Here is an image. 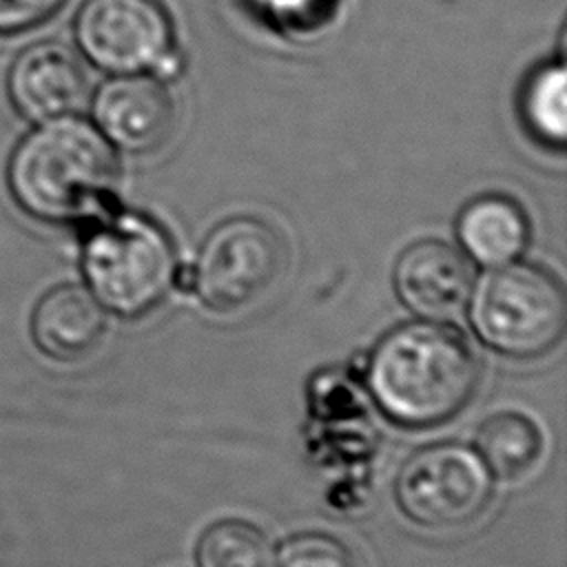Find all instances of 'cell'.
<instances>
[{
    "mask_svg": "<svg viewBox=\"0 0 567 567\" xmlns=\"http://www.w3.org/2000/svg\"><path fill=\"white\" fill-rule=\"evenodd\" d=\"M478 361L467 339L441 321H410L372 350L368 388L379 410L403 427H434L474 396Z\"/></svg>",
    "mask_w": 567,
    "mask_h": 567,
    "instance_id": "6da1fadb",
    "label": "cell"
},
{
    "mask_svg": "<svg viewBox=\"0 0 567 567\" xmlns=\"http://www.w3.org/2000/svg\"><path fill=\"white\" fill-rule=\"evenodd\" d=\"M115 177L117 162L109 140L75 113L38 122L7 162L13 202L44 224L93 217L113 195Z\"/></svg>",
    "mask_w": 567,
    "mask_h": 567,
    "instance_id": "7a4b0ae2",
    "label": "cell"
},
{
    "mask_svg": "<svg viewBox=\"0 0 567 567\" xmlns=\"http://www.w3.org/2000/svg\"><path fill=\"white\" fill-rule=\"evenodd\" d=\"M82 270L102 308L142 317L166 297L175 281V248L153 219L124 213L95 228L82 252Z\"/></svg>",
    "mask_w": 567,
    "mask_h": 567,
    "instance_id": "3957f363",
    "label": "cell"
},
{
    "mask_svg": "<svg viewBox=\"0 0 567 567\" xmlns=\"http://www.w3.org/2000/svg\"><path fill=\"white\" fill-rule=\"evenodd\" d=\"M470 323L494 352L536 359L563 337L567 301L556 277L534 264L496 266L470 295Z\"/></svg>",
    "mask_w": 567,
    "mask_h": 567,
    "instance_id": "277c9868",
    "label": "cell"
},
{
    "mask_svg": "<svg viewBox=\"0 0 567 567\" xmlns=\"http://www.w3.org/2000/svg\"><path fill=\"white\" fill-rule=\"evenodd\" d=\"M286 270V244L257 217H233L202 241L193 288L217 315H237L257 306Z\"/></svg>",
    "mask_w": 567,
    "mask_h": 567,
    "instance_id": "5b68a950",
    "label": "cell"
},
{
    "mask_svg": "<svg viewBox=\"0 0 567 567\" xmlns=\"http://www.w3.org/2000/svg\"><path fill=\"white\" fill-rule=\"evenodd\" d=\"M73 35L80 53L106 73L153 71L168 80L179 71L173 22L157 0H84Z\"/></svg>",
    "mask_w": 567,
    "mask_h": 567,
    "instance_id": "8992f818",
    "label": "cell"
},
{
    "mask_svg": "<svg viewBox=\"0 0 567 567\" xmlns=\"http://www.w3.org/2000/svg\"><path fill=\"white\" fill-rule=\"evenodd\" d=\"M394 492L412 523L458 529L485 512L494 494V476L474 447L445 441L414 452L399 470Z\"/></svg>",
    "mask_w": 567,
    "mask_h": 567,
    "instance_id": "52a82bcc",
    "label": "cell"
},
{
    "mask_svg": "<svg viewBox=\"0 0 567 567\" xmlns=\"http://www.w3.org/2000/svg\"><path fill=\"white\" fill-rule=\"evenodd\" d=\"M91 113L109 144L126 153L155 151L175 128V104L164 80L146 73L115 75L104 82Z\"/></svg>",
    "mask_w": 567,
    "mask_h": 567,
    "instance_id": "ba28073f",
    "label": "cell"
},
{
    "mask_svg": "<svg viewBox=\"0 0 567 567\" xmlns=\"http://www.w3.org/2000/svg\"><path fill=\"white\" fill-rule=\"evenodd\" d=\"M11 106L29 122L78 113L89 93V75L80 55L64 42L40 40L22 49L9 73Z\"/></svg>",
    "mask_w": 567,
    "mask_h": 567,
    "instance_id": "9c48e42d",
    "label": "cell"
},
{
    "mask_svg": "<svg viewBox=\"0 0 567 567\" xmlns=\"http://www.w3.org/2000/svg\"><path fill=\"white\" fill-rule=\"evenodd\" d=\"M392 286L401 303L416 317L447 321L467 308L474 277L467 259L454 246L423 239L399 255Z\"/></svg>",
    "mask_w": 567,
    "mask_h": 567,
    "instance_id": "30bf717a",
    "label": "cell"
},
{
    "mask_svg": "<svg viewBox=\"0 0 567 567\" xmlns=\"http://www.w3.org/2000/svg\"><path fill=\"white\" fill-rule=\"evenodd\" d=\"M106 330L102 303L78 284H60L44 292L31 315V339L38 350L60 363L86 359Z\"/></svg>",
    "mask_w": 567,
    "mask_h": 567,
    "instance_id": "8fae6325",
    "label": "cell"
},
{
    "mask_svg": "<svg viewBox=\"0 0 567 567\" xmlns=\"http://www.w3.org/2000/svg\"><path fill=\"white\" fill-rule=\"evenodd\" d=\"M456 235L461 248L476 264L496 268L516 261L525 252L529 221L514 199L483 195L461 210Z\"/></svg>",
    "mask_w": 567,
    "mask_h": 567,
    "instance_id": "7c38bea8",
    "label": "cell"
},
{
    "mask_svg": "<svg viewBox=\"0 0 567 567\" xmlns=\"http://www.w3.org/2000/svg\"><path fill=\"white\" fill-rule=\"evenodd\" d=\"M476 447L492 474L505 481H516L538 461L543 436L536 423H532L527 416L501 412L481 425Z\"/></svg>",
    "mask_w": 567,
    "mask_h": 567,
    "instance_id": "4fadbf2b",
    "label": "cell"
},
{
    "mask_svg": "<svg viewBox=\"0 0 567 567\" xmlns=\"http://www.w3.org/2000/svg\"><path fill=\"white\" fill-rule=\"evenodd\" d=\"M195 558L199 567H275V551L264 532L237 518L206 527L197 540Z\"/></svg>",
    "mask_w": 567,
    "mask_h": 567,
    "instance_id": "5bb4252c",
    "label": "cell"
},
{
    "mask_svg": "<svg viewBox=\"0 0 567 567\" xmlns=\"http://www.w3.org/2000/svg\"><path fill=\"white\" fill-rule=\"evenodd\" d=\"M520 111L529 131L545 144L563 146L567 135L565 66L560 62L538 69L523 89Z\"/></svg>",
    "mask_w": 567,
    "mask_h": 567,
    "instance_id": "9a60e30c",
    "label": "cell"
},
{
    "mask_svg": "<svg viewBox=\"0 0 567 567\" xmlns=\"http://www.w3.org/2000/svg\"><path fill=\"white\" fill-rule=\"evenodd\" d=\"M277 567H359L354 554L334 536L321 532L295 534L279 545Z\"/></svg>",
    "mask_w": 567,
    "mask_h": 567,
    "instance_id": "2e32d148",
    "label": "cell"
},
{
    "mask_svg": "<svg viewBox=\"0 0 567 567\" xmlns=\"http://www.w3.org/2000/svg\"><path fill=\"white\" fill-rule=\"evenodd\" d=\"M66 0H0V38H13L44 24Z\"/></svg>",
    "mask_w": 567,
    "mask_h": 567,
    "instance_id": "e0dca14e",
    "label": "cell"
},
{
    "mask_svg": "<svg viewBox=\"0 0 567 567\" xmlns=\"http://www.w3.org/2000/svg\"><path fill=\"white\" fill-rule=\"evenodd\" d=\"M264 7L270 9H281V11H292V9H303L312 0H259Z\"/></svg>",
    "mask_w": 567,
    "mask_h": 567,
    "instance_id": "ac0fdd59",
    "label": "cell"
}]
</instances>
